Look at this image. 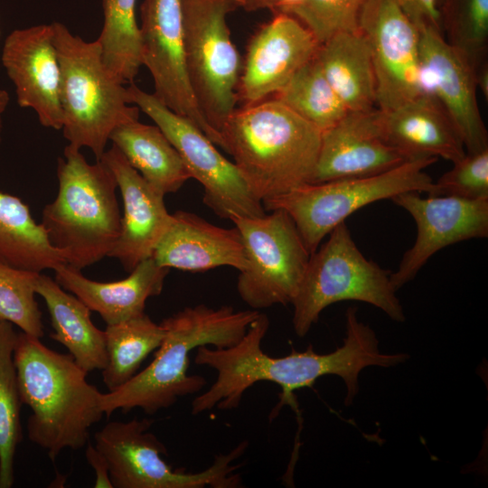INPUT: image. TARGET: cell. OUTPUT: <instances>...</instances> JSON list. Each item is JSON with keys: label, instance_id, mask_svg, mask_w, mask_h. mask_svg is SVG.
Here are the masks:
<instances>
[{"label": "cell", "instance_id": "cell-26", "mask_svg": "<svg viewBox=\"0 0 488 488\" xmlns=\"http://www.w3.org/2000/svg\"><path fill=\"white\" fill-rule=\"evenodd\" d=\"M109 141L164 195L177 192L192 178L179 153L156 125L138 119L126 122L112 131Z\"/></svg>", "mask_w": 488, "mask_h": 488}, {"label": "cell", "instance_id": "cell-32", "mask_svg": "<svg viewBox=\"0 0 488 488\" xmlns=\"http://www.w3.org/2000/svg\"><path fill=\"white\" fill-rule=\"evenodd\" d=\"M440 12L446 40L462 52L475 70L486 62L488 0H443Z\"/></svg>", "mask_w": 488, "mask_h": 488}, {"label": "cell", "instance_id": "cell-8", "mask_svg": "<svg viewBox=\"0 0 488 488\" xmlns=\"http://www.w3.org/2000/svg\"><path fill=\"white\" fill-rule=\"evenodd\" d=\"M436 161L418 157L374 175L305 183L262 204L266 211H285L312 254L333 228L357 210L402 192L428 194L434 181L425 169Z\"/></svg>", "mask_w": 488, "mask_h": 488}, {"label": "cell", "instance_id": "cell-11", "mask_svg": "<svg viewBox=\"0 0 488 488\" xmlns=\"http://www.w3.org/2000/svg\"><path fill=\"white\" fill-rule=\"evenodd\" d=\"M231 220L239 230L246 267L237 291L254 310L292 304L307 267L310 252L291 217L283 210Z\"/></svg>", "mask_w": 488, "mask_h": 488}, {"label": "cell", "instance_id": "cell-12", "mask_svg": "<svg viewBox=\"0 0 488 488\" xmlns=\"http://www.w3.org/2000/svg\"><path fill=\"white\" fill-rule=\"evenodd\" d=\"M129 103L149 117L179 153L192 178L203 187V202L220 218L258 217L262 202L233 162L224 157L190 119L174 112L153 93L134 82L127 87Z\"/></svg>", "mask_w": 488, "mask_h": 488}, {"label": "cell", "instance_id": "cell-33", "mask_svg": "<svg viewBox=\"0 0 488 488\" xmlns=\"http://www.w3.org/2000/svg\"><path fill=\"white\" fill-rule=\"evenodd\" d=\"M39 274L0 262V319L18 326L25 333L42 338V314L34 290Z\"/></svg>", "mask_w": 488, "mask_h": 488}, {"label": "cell", "instance_id": "cell-13", "mask_svg": "<svg viewBox=\"0 0 488 488\" xmlns=\"http://www.w3.org/2000/svg\"><path fill=\"white\" fill-rule=\"evenodd\" d=\"M139 29L141 64L152 76L153 94L217 145V135L199 108L187 72L183 0H144Z\"/></svg>", "mask_w": 488, "mask_h": 488}, {"label": "cell", "instance_id": "cell-40", "mask_svg": "<svg viewBox=\"0 0 488 488\" xmlns=\"http://www.w3.org/2000/svg\"><path fill=\"white\" fill-rule=\"evenodd\" d=\"M443 0H440V6H441V3H442Z\"/></svg>", "mask_w": 488, "mask_h": 488}, {"label": "cell", "instance_id": "cell-34", "mask_svg": "<svg viewBox=\"0 0 488 488\" xmlns=\"http://www.w3.org/2000/svg\"><path fill=\"white\" fill-rule=\"evenodd\" d=\"M368 0H304L288 14L305 25L319 43L340 32L359 31V15Z\"/></svg>", "mask_w": 488, "mask_h": 488}, {"label": "cell", "instance_id": "cell-18", "mask_svg": "<svg viewBox=\"0 0 488 488\" xmlns=\"http://www.w3.org/2000/svg\"><path fill=\"white\" fill-rule=\"evenodd\" d=\"M1 58L18 105L33 109L42 127L61 130V68L52 23L14 30Z\"/></svg>", "mask_w": 488, "mask_h": 488}, {"label": "cell", "instance_id": "cell-37", "mask_svg": "<svg viewBox=\"0 0 488 488\" xmlns=\"http://www.w3.org/2000/svg\"><path fill=\"white\" fill-rule=\"evenodd\" d=\"M239 8L248 12L269 10L274 14L278 13L289 14L304 0H236Z\"/></svg>", "mask_w": 488, "mask_h": 488}, {"label": "cell", "instance_id": "cell-10", "mask_svg": "<svg viewBox=\"0 0 488 488\" xmlns=\"http://www.w3.org/2000/svg\"><path fill=\"white\" fill-rule=\"evenodd\" d=\"M236 0H183L186 68L199 108L215 131L234 112L242 61L227 24Z\"/></svg>", "mask_w": 488, "mask_h": 488}, {"label": "cell", "instance_id": "cell-17", "mask_svg": "<svg viewBox=\"0 0 488 488\" xmlns=\"http://www.w3.org/2000/svg\"><path fill=\"white\" fill-rule=\"evenodd\" d=\"M319 42L295 16L278 13L250 38L238 98L251 105L273 97L316 54Z\"/></svg>", "mask_w": 488, "mask_h": 488}, {"label": "cell", "instance_id": "cell-9", "mask_svg": "<svg viewBox=\"0 0 488 488\" xmlns=\"http://www.w3.org/2000/svg\"><path fill=\"white\" fill-rule=\"evenodd\" d=\"M153 421L134 418L110 421L94 434L95 446L108 466L113 488H236L242 480L234 462L247 450L244 440L198 473L174 469L162 457L165 446L149 429Z\"/></svg>", "mask_w": 488, "mask_h": 488}, {"label": "cell", "instance_id": "cell-15", "mask_svg": "<svg viewBox=\"0 0 488 488\" xmlns=\"http://www.w3.org/2000/svg\"><path fill=\"white\" fill-rule=\"evenodd\" d=\"M419 33L420 95L436 99L454 124L467 153L488 148V133L476 99L475 69L451 45L443 32L429 26Z\"/></svg>", "mask_w": 488, "mask_h": 488}, {"label": "cell", "instance_id": "cell-16", "mask_svg": "<svg viewBox=\"0 0 488 488\" xmlns=\"http://www.w3.org/2000/svg\"><path fill=\"white\" fill-rule=\"evenodd\" d=\"M407 192L391 200L415 220L416 241L405 252L390 280L398 291L412 280L428 258L439 249L456 242L488 236V200L470 201L454 196L424 198Z\"/></svg>", "mask_w": 488, "mask_h": 488}, {"label": "cell", "instance_id": "cell-36", "mask_svg": "<svg viewBox=\"0 0 488 488\" xmlns=\"http://www.w3.org/2000/svg\"><path fill=\"white\" fill-rule=\"evenodd\" d=\"M404 13L417 26H432L443 32L440 0H397Z\"/></svg>", "mask_w": 488, "mask_h": 488}, {"label": "cell", "instance_id": "cell-22", "mask_svg": "<svg viewBox=\"0 0 488 488\" xmlns=\"http://www.w3.org/2000/svg\"><path fill=\"white\" fill-rule=\"evenodd\" d=\"M168 267H160L152 257L141 261L129 276L112 282L89 279L67 264L56 267V282L98 313L108 324H114L145 313L146 300L161 294Z\"/></svg>", "mask_w": 488, "mask_h": 488}, {"label": "cell", "instance_id": "cell-3", "mask_svg": "<svg viewBox=\"0 0 488 488\" xmlns=\"http://www.w3.org/2000/svg\"><path fill=\"white\" fill-rule=\"evenodd\" d=\"M40 339L18 333L14 361L22 403L32 411L28 437L54 462L64 449L83 448L89 428L105 415L102 393L88 382V373L70 353L55 352Z\"/></svg>", "mask_w": 488, "mask_h": 488}, {"label": "cell", "instance_id": "cell-39", "mask_svg": "<svg viewBox=\"0 0 488 488\" xmlns=\"http://www.w3.org/2000/svg\"><path fill=\"white\" fill-rule=\"evenodd\" d=\"M9 103V95L6 90L0 89V144L2 141L3 115Z\"/></svg>", "mask_w": 488, "mask_h": 488}, {"label": "cell", "instance_id": "cell-5", "mask_svg": "<svg viewBox=\"0 0 488 488\" xmlns=\"http://www.w3.org/2000/svg\"><path fill=\"white\" fill-rule=\"evenodd\" d=\"M58 192L42 210L41 224L66 264L82 270L108 257L121 229L112 171L102 160L89 164L67 145L58 159Z\"/></svg>", "mask_w": 488, "mask_h": 488}, {"label": "cell", "instance_id": "cell-24", "mask_svg": "<svg viewBox=\"0 0 488 488\" xmlns=\"http://www.w3.org/2000/svg\"><path fill=\"white\" fill-rule=\"evenodd\" d=\"M34 290L49 311L51 338L62 344L87 373L102 371L108 362L105 332L92 323L90 309L44 274H39Z\"/></svg>", "mask_w": 488, "mask_h": 488}, {"label": "cell", "instance_id": "cell-25", "mask_svg": "<svg viewBox=\"0 0 488 488\" xmlns=\"http://www.w3.org/2000/svg\"><path fill=\"white\" fill-rule=\"evenodd\" d=\"M315 57L348 111L376 107V79L367 42L360 31L340 32L319 44Z\"/></svg>", "mask_w": 488, "mask_h": 488}, {"label": "cell", "instance_id": "cell-14", "mask_svg": "<svg viewBox=\"0 0 488 488\" xmlns=\"http://www.w3.org/2000/svg\"><path fill=\"white\" fill-rule=\"evenodd\" d=\"M376 79V107L391 110L420 95L419 33L397 0H368L359 15Z\"/></svg>", "mask_w": 488, "mask_h": 488}, {"label": "cell", "instance_id": "cell-19", "mask_svg": "<svg viewBox=\"0 0 488 488\" xmlns=\"http://www.w3.org/2000/svg\"><path fill=\"white\" fill-rule=\"evenodd\" d=\"M413 160L385 139L380 109L349 111L322 131L319 153L309 183L384 173Z\"/></svg>", "mask_w": 488, "mask_h": 488}, {"label": "cell", "instance_id": "cell-6", "mask_svg": "<svg viewBox=\"0 0 488 488\" xmlns=\"http://www.w3.org/2000/svg\"><path fill=\"white\" fill-rule=\"evenodd\" d=\"M54 43L61 68L62 133L69 145L89 148L96 160L106 151L112 131L138 119L127 88L103 62L98 40L87 42L53 22Z\"/></svg>", "mask_w": 488, "mask_h": 488}, {"label": "cell", "instance_id": "cell-21", "mask_svg": "<svg viewBox=\"0 0 488 488\" xmlns=\"http://www.w3.org/2000/svg\"><path fill=\"white\" fill-rule=\"evenodd\" d=\"M152 258L157 265L187 271L232 267L241 271L246 257L237 227L225 229L183 211L172 214L171 223Z\"/></svg>", "mask_w": 488, "mask_h": 488}, {"label": "cell", "instance_id": "cell-7", "mask_svg": "<svg viewBox=\"0 0 488 488\" xmlns=\"http://www.w3.org/2000/svg\"><path fill=\"white\" fill-rule=\"evenodd\" d=\"M311 254L296 296L292 302L293 327L303 337L330 305L345 300L371 304L390 319L405 314L390 280V272L368 259L358 249L345 221L328 234Z\"/></svg>", "mask_w": 488, "mask_h": 488}, {"label": "cell", "instance_id": "cell-28", "mask_svg": "<svg viewBox=\"0 0 488 488\" xmlns=\"http://www.w3.org/2000/svg\"><path fill=\"white\" fill-rule=\"evenodd\" d=\"M104 332L108 362L101 371L103 383L108 391L130 380L165 337L163 325L155 324L145 313L108 324Z\"/></svg>", "mask_w": 488, "mask_h": 488}, {"label": "cell", "instance_id": "cell-27", "mask_svg": "<svg viewBox=\"0 0 488 488\" xmlns=\"http://www.w3.org/2000/svg\"><path fill=\"white\" fill-rule=\"evenodd\" d=\"M0 262L37 273L66 264L28 205L4 192H0Z\"/></svg>", "mask_w": 488, "mask_h": 488}, {"label": "cell", "instance_id": "cell-31", "mask_svg": "<svg viewBox=\"0 0 488 488\" xmlns=\"http://www.w3.org/2000/svg\"><path fill=\"white\" fill-rule=\"evenodd\" d=\"M321 132L349 111L335 93L314 56L273 96Z\"/></svg>", "mask_w": 488, "mask_h": 488}, {"label": "cell", "instance_id": "cell-35", "mask_svg": "<svg viewBox=\"0 0 488 488\" xmlns=\"http://www.w3.org/2000/svg\"><path fill=\"white\" fill-rule=\"evenodd\" d=\"M430 196H454L470 201L488 200V148L466 153L433 183Z\"/></svg>", "mask_w": 488, "mask_h": 488}, {"label": "cell", "instance_id": "cell-2", "mask_svg": "<svg viewBox=\"0 0 488 488\" xmlns=\"http://www.w3.org/2000/svg\"><path fill=\"white\" fill-rule=\"evenodd\" d=\"M258 310L236 311L205 305L185 307L160 324L165 337L151 363L121 387L102 393L100 408L108 418L116 410L140 408L153 415L179 398L201 392L206 380L188 374L190 354L202 345L228 348L236 344L256 319Z\"/></svg>", "mask_w": 488, "mask_h": 488}, {"label": "cell", "instance_id": "cell-1", "mask_svg": "<svg viewBox=\"0 0 488 488\" xmlns=\"http://www.w3.org/2000/svg\"><path fill=\"white\" fill-rule=\"evenodd\" d=\"M269 327L268 317L259 313L246 333L228 348L198 347L197 365L217 372L215 381L192 402V414L198 415L214 408L232 409L239 407L244 393L259 381H269L282 389L281 401L294 404V391L312 387L326 375L343 379L346 387L344 404L352 405L359 391L360 372L369 366L391 367L399 361L398 353H381L375 332L360 322L357 309L346 311L343 344L329 353H317L312 345L305 352H292L283 357H271L263 352L262 341Z\"/></svg>", "mask_w": 488, "mask_h": 488}, {"label": "cell", "instance_id": "cell-29", "mask_svg": "<svg viewBox=\"0 0 488 488\" xmlns=\"http://www.w3.org/2000/svg\"><path fill=\"white\" fill-rule=\"evenodd\" d=\"M136 0H102L103 25L99 38L104 64L122 83H132L141 64Z\"/></svg>", "mask_w": 488, "mask_h": 488}, {"label": "cell", "instance_id": "cell-23", "mask_svg": "<svg viewBox=\"0 0 488 488\" xmlns=\"http://www.w3.org/2000/svg\"><path fill=\"white\" fill-rule=\"evenodd\" d=\"M385 139L409 158H444L453 164L466 152L445 109L431 96L418 95L388 111L380 109Z\"/></svg>", "mask_w": 488, "mask_h": 488}, {"label": "cell", "instance_id": "cell-4", "mask_svg": "<svg viewBox=\"0 0 488 488\" xmlns=\"http://www.w3.org/2000/svg\"><path fill=\"white\" fill-rule=\"evenodd\" d=\"M218 132L262 202L309 183L322 132L276 99L236 108Z\"/></svg>", "mask_w": 488, "mask_h": 488}, {"label": "cell", "instance_id": "cell-38", "mask_svg": "<svg viewBox=\"0 0 488 488\" xmlns=\"http://www.w3.org/2000/svg\"><path fill=\"white\" fill-rule=\"evenodd\" d=\"M86 458L96 475L94 487L113 488L108 473V466L102 454L89 441L87 443Z\"/></svg>", "mask_w": 488, "mask_h": 488}, {"label": "cell", "instance_id": "cell-20", "mask_svg": "<svg viewBox=\"0 0 488 488\" xmlns=\"http://www.w3.org/2000/svg\"><path fill=\"white\" fill-rule=\"evenodd\" d=\"M100 160L112 171L123 202L120 233L108 257L117 259L129 273L152 257L172 214L165 207L164 195L150 185L114 145Z\"/></svg>", "mask_w": 488, "mask_h": 488}, {"label": "cell", "instance_id": "cell-30", "mask_svg": "<svg viewBox=\"0 0 488 488\" xmlns=\"http://www.w3.org/2000/svg\"><path fill=\"white\" fill-rule=\"evenodd\" d=\"M17 335L13 324L0 319V488L14 484V455L22 440L23 403L14 361Z\"/></svg>", "mask_w": 488, "mask_h": 488}]
</instances>
